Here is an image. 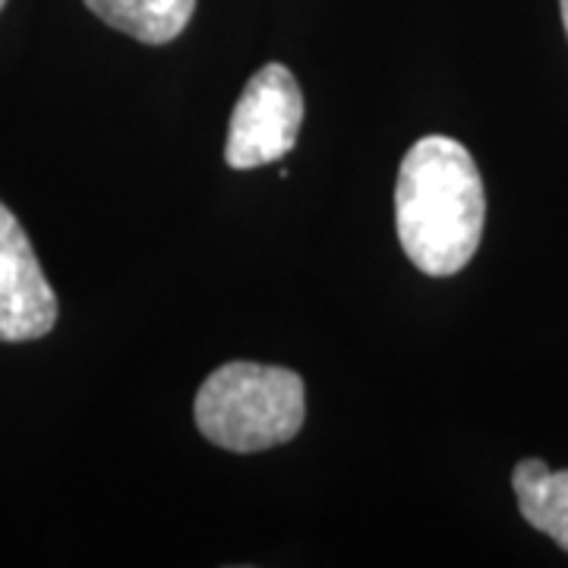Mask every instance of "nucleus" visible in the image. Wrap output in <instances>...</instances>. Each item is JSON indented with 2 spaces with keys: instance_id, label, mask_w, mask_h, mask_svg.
I'll return each instance as SVG.
<instances>
[{
  "instance_id": "obj_1",
  "label": "nucleus",
  "mask_w": 568,
  "mask_h": 568,
  "mask_svg": "<svg viewBox=\"0 0 568 568\" xmlns=\"http://www.w3.org/2000/svg\"><path fill=\"white\" fill-rule=\"evenodd\" d=\"M487 193L465 145L424 136L407 149L395 183V224L407 260L429 278L458 275L477 253Z\"/></svg>"
},
{
  "instance_id": "obj_2",
  "label": "nucleus",
  "mask_w": 568,
  "mask_h": 568,
  "mask_svg": "<svg viewBox=\"0 0 568 568\" xmlns=\"http://www.w3.org/2000/svg\"><path fill=\"white\" fill-rule=\"evenodd\" d=\"M193 417L212 446L237 455L284 446L304 426V379L287 366L231 361L209 373Z\"/></svg>"
},
{
  "instance_id": "obj_3",
  "label": "nucleus",
  "mask_w": 568,
  "mask_h": 568,
  "mask_svg": "<svg viewBox=\"0 0 568 568\" xmlns=\"http://www.w3.org/2000/svg\"><path fill=\"white\" fill-rule=\"evenodd\" d=\"M304 126V92L284 63H265L244 85L234 104L224 162L234 171H253L282 162L297 145Z\"/></svg>"
},
{
  "instance_id": "obj_4",
  "label": "nucleus",
  "mask_w": 568,
  "mask_h": 568,
  "mask_svg": "<svg viewBox=\"0 0 568 568\" xmlns=\"http://www.w3.org/2000/svg\"><path fill=\"white\" fill-rule=\"evenodd\" d=\"M58 323V294L41 272L32 241L0 203V342L44 338Z\"/></svg>"
},
{
  "instance_id": "obj_5",
  "label": "nucleus",
  "mask_w": 568,
  "mask_h": 568,
  "mask_svg": "<svg viewBox=\"0 0 568 568\" xmlns=\"http://www.w3.org/2000/svg\"><path fill=\"white\" fill-rule=\"evenodd\" d=\"M511 487L530 528L568 552V470H549L547 462L525 458L511 470Z\"/></svg>"
},
{
  "instance_id": "obj_6",
  "label": "nucleus",
  "mask_w": 568,
  "mask_h": 568,
  "mask_svg": "<svg viewBox=\"0 0 568 568\" xmlns=\"http://www.w3.org/2000/svg\"><path fill=\"white\" fill-rule=\"evenodd\" d=\"M104 26L142 44H168L193 20L196 0H82Z\"/></svg>"
},
{
  "instance_id": "obj_7",
  "label": "nucleus",
  "mask_w": 568,
  "mask_h": 568,
  "mask_svg": "<svg viewBox=\"0 0 568 568\" xmlns=\"http://www.w3.org/2000/svg\"><path fill=\"white\" fill-rule=\"evenodd\" d=\"M559 10H562V22H566V36H568V0H559Z\"/></svg>"
},
{
  "instance_id": "obj_8",
  "label": "nucleus",
  "mask_w": 568,
  "mask_h": 568,
  "mask_svg": "<svg viewBox=\"0 0 568 568\" xmlns=\"http://www.w3.org/2000/svg\"><path fill=\"white\" fill-rule=\"evenodd\" d=\"M3 3H7V0H0V10H3Z\"/></svg>"
}]
</instances>
